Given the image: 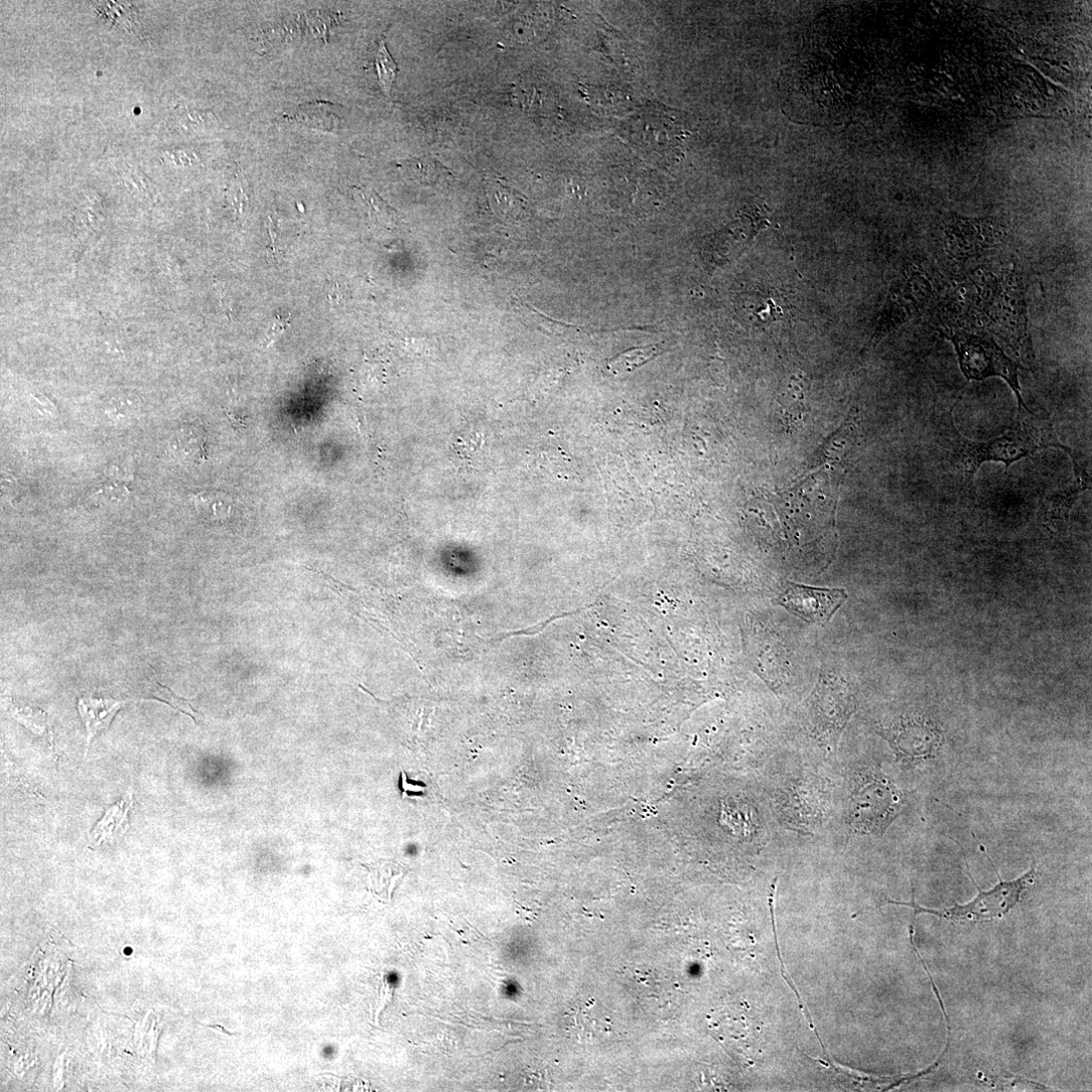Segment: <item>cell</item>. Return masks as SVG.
<instances>
[{"label": "cell", "instance_id": "obj_1", "mask_svg": "<svg viewBox=\"0 0 1092 1092\" xmlns=\"http://www.w3.org/2000/svg\"><path fill=\"white\" fill-rule=\"evenodd\" d=\"M950 442V459L960 469L968 488L974 490L978 471L988 462L1003 463L1006 468L1046 449H1060L1068 455L1072 451L1063 446L1053 426L1040 419L1030 410H1019L1015 422L998 438L987 443H974L964 438L950 422L947 432Z\"/></svg>", "mask_w": 1092, "mask_h": 1092}, {"label": "cell", "instance_id": "obj_2", "mask_svg": "<svg viewBox=\"0 0 1092 1092\" xmlns=\"http://www.w3.org/2000/svg\"><path fill=\"white\" fill-rule=\"evenodd\" d=\"M942 334L952 343L960 358L961 368L968 379L985 380L994 376L1001 377L1014 390L1019 410H1029L1021 391L1020 369L1022 366L1010 358L992 337L962 330L943 331Z\"/></svg>", "mask_w": 1092, "mask_h": 1092}, {"label": "cell", "instance_id": "obj_3", "mask_svg": "<svg viewBox=\"0 0 1092 1092\" xmlns=\"http://www.w3.org/2000/svg\"><path fill=\"white\" fill-rule=\"evenodd\" d=\"M859 779L851 799L852 826L861 834L883 835L899 814L902 792L880 770H869Z\"/></svg>", "mask_w": 1092, "mask_h": 1092}, {"label": "cell", "instance_id": "obj_4", "mask_svg": "<svg viewBox=\"0 0 1092 1092\" xmlns=\"http://www.w3.org/2000/svg\"><path fill=\"white\" fill-rule=\"evenodd\" d=\"M985 852L988 855L986 850ZM988 857L990 858L989 855ZM991 862L997 871L992 860ZM967 866L970 877L980 891L979 895L968 904H956L949 908L933 910L919 906L914 900V895L912 896L911 902H898L891 899H887V901L897 905L912 907L915 914L928 913L948 920L978 922L1001 918L1007 915L1021 901L1023 893L1033 885L1036 880V869L1033 865L1029 872L1014 881H1003L999 875V884L993 889L985 891L976 883L968 863Z\"/></svg>", "mask_w": 1092, "mask_h": 1092}, {"label": "cell", "instance_id": "obj_5", "mask_svg": "<svg viewBox=\"0 0 1092 1092\" xmlns=\"http://www.w3.org/2000/svg\"><path fill=\"white\" fill-rule=\"evenodd\" d=\"M812 697L810 712L815 734L836 743L856 711L852 691L842 678L823 671Z\"/></svg>", "mask_w": 1092, "mask_h": 1092}, {"label": "cell", "instance_id": "obj_6", "mask_svg": "<svg viewBox=\"0 0 1092 1092\" xmlns=\"http://www.w3.org/2000/svg\"><path fill=\"white\" fill-rule=\"evenodd\" d=\"M877 733L890 744L898 758L907 764H919L933 759L944 742L940 727L925 717H904L890 726L877 728Z\"/></svg>", "mask_w": 1092, "mask_h": 1092}, {"label": "cell", "instance_id": "obj_7", "mask_svg": "<svg viewBox=\"0 0 1092 1092\" xmlns=\"http://www.w3.org/2000/svg\"><path fill=\"white\" fill-rule=\"evenodd\" d=\"M1003 229L994 219L950 216L944 224V250L949 257L969 260L1002 240Z\"/></svg>", "mask_w": 1092, "mask_h": 1092}, {"label": "cell", "instance_id": "obj_8", "mask_svg": "<svg viewBox=\"0 0 1092 1092\" xmlns=\"http://www.w3.org/2000/svg\"><path fill=\"white\" fill-rule=\"evenodd\" d=\"M991 299L990 318L1002 329V333L1013 344L1031 352V340L1028 331L1025 295L1020 280L1015 273H1010L1003 283H999Z\"/></svg>", "mask_w": 1092, "mask_h": 1092}, {"label": "cell", "instance_id": "obj_9", "mask_svg": "<svg viewBox=\"0 0 1092 1092\" xmlns=\"http://www.w3.org/2000/svg\"><path fill=\"white\" fill-rule=\"evenodd\" d=\"M844 589H821L790 583L774 600L808 623L826 624L847 601Z\"/></svg>", "mask_w": 1092, "mask_h": 1092}, {"label": "cell", "instance_id": "obj_10", "mask_svg": "<svg viewBox=\"0 0 1092 1092\" xmlns=\"http://www.w3.org/2000/svg\"><path fill=\"white\" fill-rule=\"evenodd\" d=\"M652 109L644 110L630 120L629 136L634 145L646 153L663 156L665 150L671 149L672 143L678 142L679 129L673 126V119L663 110Z\"/></svg>", "mask_w": 1092, "mask_h": 1092}, {"label": "cell", "instance_id": "obj_11", "mask_svg": "<svg viewBox=\"0 0 1092 1092\" xmlns=\"http://www.w3.org/2000/svg\"><path fill=\"white\" fill-rule=\"evenodd\" d=\"M125 703L103 699H79L78 712L86 729L85 754L94 737L109 728L115 715Z\"/></svg>", "mask_w": 1092, "mask_h": 1092}, {"label": "cell", "instance_id": "obj_12", "mask_svg": "<svg viewBox=\"0 0 1092 1092\" xmlns=\"http://www.w3.org/2000/svg\"><path fill=\"white\" fill-rule=\"evenodd\" d=\"M132 807V794H128L119 802L109 806L104 816L89 835L90 846L96 847L105 841L114 842L120 839L128 829V811Z\"/></svg>", "mask_w": 1092, "mask_h": 1092}, {"label": "cell", "instance_id": "obj_13", "mask_svg": "<svg viewBox=\"0 0 1092 1092\" xmlns=\"http://www.w3.org/2000/svg\"><path fill=\"white\" fill-rule=\"evenodd\" d=\"M293 118L306 126L325 131L336 132L340 126V120L334 111L333 104L328 102L303 104Z\"/></svg>", "mask_w": 1092, "mask_h": 1092}, {"label": "cell", "instance_id": "obj_14", "mask_svg": "<svg viewBox=\"0 0 1092 1092\" xmlns=\"http://www.w3.org/2000/svg\"><path fill=\"white\" fill-rule=\"evenodd\" d=\"M402 174L413 182L432 186L449 174L448 170L433 158H416L398 165Z\"/></svg>", "mask_w": 1092, "mask_h": 1092}, {"label": "cell", "instance_id": "obj_15", "mask_svg": "<svg viewBox=\"0 0 1092 1092\" xmlns=\"http://www.w3.org/2000/svg\"><path fill=\"white\" fill-rule=\"evenodd\" d=\"M355 200L369 220L386 228L397 223V214L372 191L353 188Z\"/></svg>", "mask_w": 1092, "mask_h": 1092}, {"label": "cell", "instance_id": "obj_16", "mask_svg": "<svg viewBox=\"0 0 1092 1092\" xmlns=\"http://www.w3.org/2000/svg\"><path fill=\"white\" fill-rule=\"evenodd\" d=\"M373 60L380 87L388 96L396 77L397 66L387 51L383 38L375 44Z\"/></svg>", "mask_w": 1092, "mask_h": 1092}, {"label": "cell", "instance_id": "obj_17", "mask_svg": "<svg viewBox=\"0 0 1092 1092\" xmlns=\"http://www.w3.org/2000/svg\"><path fill=\"white\" fill-rule=\"evenodd\" d=\"M489 201L493 211L501 217L516 216L522 203L517 194L499 184L489 190Z\"/></svg>", "mask_w": 1092, "mask_h": 1092}, {"label": "cell", "instance_id": "obj_18", "mask_svg": "<svg viewBox=\"0 0 1092 1092\" xmlns=\"http://www.w3.org/2000/svg\"><path fill=\"white\" fill-rule=\"evenodd\" d=\"M659 353L657 346L631 349L609 362V368L615 373L629 372L641 366Z\"/></svg>", "mask_w": 1092, "mask_h": 1092}, {"label": "cell", "instance_id": "obj_19", "mask_svg": "<svg viewBox=\"0 0 1092 1092\" xmlns=\"http://www.w3.org/2000/svg\"><path fill=\"white\" fill-rule=\"evenodd\" d=\"M157 699L169 704L174 709L192 717L197 722V713L193 710L191 703L184 699L177 697L168 688H165L161 682H157V688L154 692Z\"/></svg>", "mask_w": 1092, "mask_h": 1092}, {"label": "cell", "instance_id": "obj_20", "mask_svg": "<svg viewBox=\"0 0 1092 1092\" xmlns=\"http://www.w3.org/2000/svg\"><path fill=\"white\" fill-rule=\"evenodd\" d=\"M291 317L292 315L290 313L287 315L281 313L278 314L277 318L272 323L266 340L262 344L263 347L271 346L284 334L288 326L291 324Z\"/></svg>", "mask_w": 1092, "mask_h": 1092}, {"label": "cell", "instance_id": "obj_21", "mask_svg": "<svg viewBox=\"0 0 1092 1092\" xmlns=\"http://www.w3.org/2000/svg\"><path fill=\"white\" fill-rule=\"evenodd\" d=\"M328 300H329L330 304H332V305H339L340 303L343 302V297H342V294L340 292V288H339V286L337 284H335V286L332 288V290L328 294Z\"/></svg>", "mask_w": 1092, "mask_h": 1092}]
</instances>
